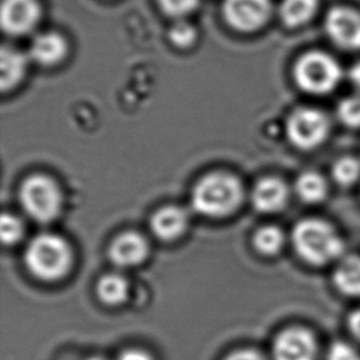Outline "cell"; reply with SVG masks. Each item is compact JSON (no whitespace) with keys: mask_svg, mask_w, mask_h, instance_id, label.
<instances>
[{"mask_svg":"<svg viewBox=\"0 0 360 360\" xmlns=\"http://www.w3.org/2000/svg\"><path fill=\"white\" fill-rule=\"evenodd\" d=\"M292 248L304 262L312 267H322L341 259L345 241L328 221L319 218H305L294 225Z\"/></svg>","mask_w":360,"mask_h":360,"instance_id":"6da1fadb","label":"cell"},{"mask_svg":"<svg viewBox=\"0 0 360 360\" xmlns=\"http://www.w3.org/2000/svg\"><path fill=\"white\" fill-rule=\"evenodd\" d=\"M243 198V185L238 177L214 172L197 184L192 193V205L200 214L220 218L233 213Z\"/></svg>","mask_w":360,"mask_h":360,"instance_id":"7a4b0ae2","label":"cell"},{"mask_svg":"<svg viewBox=\"0 0 360 360\" xmlns=\"http://www.w3.org/2000/svg\"><path fill=\"white\" fill-rule=\"evenodd\" d=\"M25 262L34 277L52 282L68 272L72 251L67 241L58 235L41 234L29 243Z\"/></svg>","mask_w":360,"mask_h":360,"instance_id":"3957f363","label":"cell"},{"mask_svg":"<svg viewBox=\"0 0 360 360\" xmlns=\"http://www.w3.org/2000/svg\"><path fill=\"white\" fill-rule=\"evenodd\" d=\"M297 88L310 95H327L341 83V65L331 54L322 51H309L302 54L292 68Z\"/></svg>","mask_w":360,"mask_h":360,"instance_id":"277c9868","label":"cell"},{"mask_svg":"<svg viewBox=\"0 0 360 360\" xmlns=\"http://www.w3.org/2000/svg\"><path fill=\"white\" fill-rule=\"evenodd\" d=\"M285 131L289 141L299 150H315L331 131V122L319 108H297L287 120Z\"/></svg>","mask_w":360,"mask_h":360,"instance_id":"5b68a950","label":"cell"},{"mask_svg":"<svg viewBox=\"0 0 360 360\" xmlns=\"http://www.w3.org/2000/svg\"><path fill=\"white\" fill-rule=\"evenodd\" d=\"M20 202L32 219L49 223L58 215L62 198L58 186L52 179L34 175L21 186Z\"/></svg>","mask_w":360,"mask_h":360,"instance_id":"8992f818","label":"cell"},{"mask_svg":"<svg viewBox=\"0 0 360 360\" xmlns=\"http://www.w3.org/2000/svg\"><path fill=\"white\" fill-rule=\"evenodd\" d=\"M271 0H224L225 21L240 32L262 29L272 15Z\"/></svg>","mask_w":360,"mask_h":360,"instance_id":"52a82bcc","label":"cell"},{"mask_svg":"<svg viewBox=\"0 0 360 360\" xmlns=\"http://www.w3.org/2000/svg\"><path fill=\"white\" fill-rule=\"evenodd\" d=\"M325 31L337 47L360 51V13L349 6H335L327 13Z\"/></svg>","mask_w":360,"mask_h":360,"instance_id":"ba28073f","label":"cell"},{"mask_svg":"<svg viewBox=\"0 0 360 360\" xmlns=\"http://www.w3.org/2000/svg\"><path fill=\"white\" fill-rule=\"evenodd\" d=\"M317 345L311 332L290 327L278 335L273 345L274 360H316Z\"/></svg>","mask_w":360,"mask_h":360,"instance_id":"9c48e42d","label":"cell"},{"mask_svg":"<svg viewBox=\"0 0 360 360\" xmlns=\"http://www.w3.org/2000/svg\"><path fill=\"white\" fill-rule=\"evenodd\" d=\"M41 18L39 0H3L1 27L11 36L29 34L36 27Z\"/></svg>","mask_w":360,"mask_h":360,"instance_id":"30bf717a","label":"cell"},{"mask_svg":"<svg viewBox=\"0 0 360 360\" xmlns=\"http://www.w3.org/2000/svg\"><path fill=\"white\" fill-rule=\"evenodd\" d=\"M252 205L261 213H277L287 205L289 188L278 177H264L252 191Z\"/></svg>","mask_w":360,"mask_h":360,"instance_id":"8fae6325","label":"cell"},{"mask_svg":"<svg viewBox=\"0 0 360 360\" xmlns=\"http://www.w3.org/2000/svg\"><path fill=\"white\" fill-rule=\"evenodd\" d=\"M149 251L148 243L141 235L124 233L113 241L110 248V258L120 267H131L144 261Z\"/></svg>","mask_w":360,"mask_h":360,"instance_id":"7c38bea8","label":"cell"},{"mask_svg":"<svg viewBox=\"0 0 360 360\" xmlns=\"http://www.w3.org/2000/svg\"><path fill=\"white\" fill-rule=\"evenodd\" d=\"M68 46L62 34L57 32H44L32 39L30 46V56L34 62L42 65L58 63L67 54Z\"/></svg>","mask_w":360,"mask_h":360,"instance_id":"4fadbf2b","label":"cell"},{"mask_svg":"<svg viewBox=\"0 0 360 360\" xmlns=\"http://www.w3.org/2000/svg\"><path fill=\"white\" fill-rule=\"evenodd\" d=\"M188 224V215L180 207L170 205L156 212L151 219V230L161 240L179 238Z\"/></svg>","mask_w":360,"mask_h":360,"instance_id":"5bb4252c","label":"cell"},{"mask_svg":"<svg viewBox=\"0 0 360 360\" xmlns=\"http://www.w3.org/2000/svg\"><path fill=\"white\" fill-rule=\"evenodd\" d=\"M333 285L348 297H360V256H343L332 276Z\"/></svg>","mask_w":360,"mask_h":360,"instance_id":"9a60e30c","label":"cell"},{"mask_svg":"<svg viewBox=\"0 0 360 360\" xmlns=\"http://www.w3.org/2000/svg\"><path fill=\"white\" fill-rule=\"evenodd\" d=\"M319 0H282L279 18L288 29H299L316 15Z\"/></svg>","mask_w":360,"mask_h":360,"instance_id":"2e32d148","label":"cell"},{"mask_svg":"<svg viewBox=\"0 0 360 360\" xmlns=\"http://www.w3.org/2000/svg\"><path fill=\"white\" fill-rule=\"evenodd\" d=\"M295 193L304 203L319 205L328 195V184L316 171H304L295 181Z\"/></svg>","mask_w":360,"mask_h":360,"instance_id":"e0dca14e","label":"cell"},{"mask_svg":"<svg viewBox=\"0 0 360 360\" xmlns=\"http://www.w3.org/2000/svg\"><path fill=\"white\" fill-rule=\"evenodd\" d=\"M27 67V58L24 53L13 47H3L1 49V74L0 84L3 90L13 88L24 77Z\"/></svg>","mask_w":360,"mask_h":360,"instance_id":"ac0fdd59","label":"cell"},{"mask_svg":"<svg viewBox=\"0 0 360 360\" xmlns=\"http://www.w3.org/2000/svg\"><path fill=\"white\" fill-rule=\"evenodd\" d=\"M128 282L126 278L111 273L103 276L98 284V297L108 305H120L128 297Z\"/></svg>","mask_w":360,"mask_h":360,"instance_id":"d6986e66","label":"cell"},{"mask_svg":"<svg viewBox=\"0 0 360 360\" xmlns=\"http://www.w3.org/2000/svg\"><path fill=\"white\" fill-rule=\"evenodd\" d=\"M255 248L264 256H274L282 251L285 243V235L274 225L262 226L253 238Z\"/></svg>","mask_w":360,"mask_h":360,"instance_id":"ffe728a7","label":"cell"},{"mask_svg":"<svg viewBox=\"0 0 360 360\" xmlns=\"http://www.w3.org/2000/svg\"><path fill=\"white\" fill-rule=\"evenodd\" d=\"M332 179L341 187H351L360 180V160L354 156H342L331 169Z\"/></svg>","mask_w":360,"mask_h":360,"instance_id":"44dd1931","label":"cell"},{"mask_svg":"<svg viewBox=\"0 0 360 360\" xmlns=\"http://www.w3.org/2000/svg\"><path fill=\"white\" fill-rule=\"evenodd\" d=\"M337 116L343 126L359 129L360 95H352L342 98L337 106Z\"/></svg>","mask_w":360,"mask_h":360,"instance_id":"7402d4cb","label":"cell"},{"mask_svg":"<svg viewBox=\"0 0 360 360\" xmlns=\"http://www.w3.org/2000/svg\"><path fill=\"white\" fill-rule=\"evenodd\" d=\"M169 37L172 44L180 47V49H186L190 47L193 44L197 37V31L195 26L188 22L185 19H177L172 24L169 31Z\"/></svg>","mask_w":360,"mask_h":360,"instance_id":"603a6c76","label":"cell"},{"mask_svg":"<svg viewBox=\"0 0 360 360\" xmlns=\"http://www.w3.org/2000/svg\"><path fill=\"white\" fill-rule=\"evenodd\" d=\"M158 3L165 14L177 20L184 19L186 15L195 11L200 5V0H158Z\"/></svg>","mask_w":360,"mask_h":360,"instance_id":"cb8c5ba5","label":"cell"},{"mask_svg":"<svg viewBox=\"0 0 360 360\" xmlns=\"http://www.w3.org/2000/svg\"><path fill=\"white\" fill-rule=\"evenodd\" d=\"M0 230H1L3 243L6 245H13L21 239L24 233V225L15 215L4 214L1 217Z\"/></svg>","mask_w":360,"mask_h":360,"instance_id":"d4e9b609","label":"cell"},{"mask_svg":"<svg viewBox=\"0 0 360 360\" xmlns=\"http://www.w3.org/2000/svg\"><path fill=\"white\" fill-rule=\"evenodd\" d=\"M327 360H360V353L345 342H336L327 353Z\"/></svg>","mask_w":360,"mask_h":360,"instance_id":"484cf974","label":"cell"},{"mask_svg":"<svg viewBox=\"0 0 360 360\" xmlns=\"http://www.w3.org/2000/svg\"><path fill=\"white\" fill-rule=\"evenodd\" d=\"M118 360H154L150 353L139 349V348H129L126 351L122 352Z\"/></svg>","mask_w":360,"mask_h":360,"instance_id":"4316f807","label":"cell"},{"mask_svg":"<svg viewBox=\"0 0 360 360\" xmlns=\"http://www.w3.org/2000/svg\"><path fill=\"white\" fill-rule=\"evenodd\" d=\"M224 360H266L264 356L257 351L253 349H240L231 353Z\"/></svg>","mask_w":360,"mask_h":360,"instance_id":"83f0119b","label":"cell"},{"mask_svg":"<svg viewBox=\"0 0 360 360\" xmlns=\"http://www.w3.org/2000/svg\"><path fill=\"white\" fill-rule=\"evenodd\" d=\"M348 326L352 335L356 337L358 341H360V309L352 312L351 316L348 319Z\"/></svg>","mask_w":360,"mask_h":360,"instance_id":"f1b7e54d","label":"cell"},{"mask_svg":"<svg viewBox=\"0 0 360 360\" xmlns=\"http://www.w3.org/2000/svg\"><path fill=\"white\" fill-rule=\"evenodd\" d=\"M348 77H349L351 83L360 90V62L352 65L348 72Z\"/></svg>","mask_w":360,"mask_h":360,"instance_id":"f546056e","label":"cell"},{"mask_svg":"<svg viewBox=\"0 0 360 360\" xmlns=\"http://www.w3.org/2000/svg\"><path fill=\"white\" fill-rule=\"evenodd\" d=\"M85 360H106L101 358V356H91V358H88V359Z\"/></svg>","mask_w":360,"mask_h":360,"instance_id":"4dcf8cb0","label":"cell"}]
</instances>
